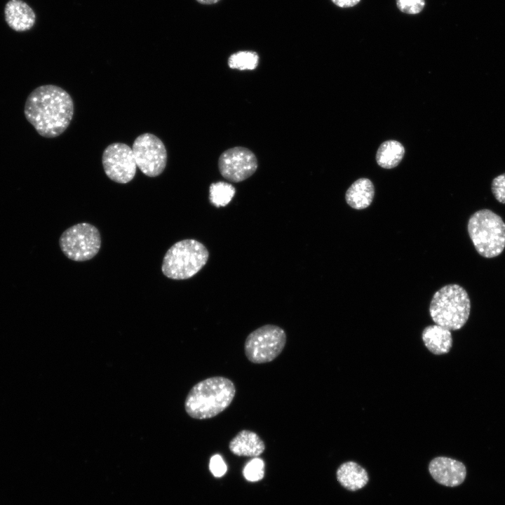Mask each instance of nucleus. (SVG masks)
Here are the masks:
<instances>
[{
    "mask_svg": "<svg viewBox=\"0 0 505 505\" xmlns=\"http://www.w3.org/2000/svg\"><path fill=\"white\" fill-rule=\"evenodd\" d=\"M74 111L73 100L65 90L46 84L36 88L29 94L24 114L41 136L53 138L68 128Z\"/></svg>",
    "mask_w": 505,
    "mask_h": 505,
    "instance_id": "nucleus-1",
    "label": "nucleus"
},
{
    "mask_svg": "<svg viewBox=\"0 0 505 505\" xmlns=\"http://www.w3.org/2000/svg\"><path fill=\"white\" fill-rule=\"evenodd\" d=\"M236 392L234 382L227 377L206 378L189 390L184 400L185 412L193 419H211L229 408Z\"/></svg>",
    "mask_w": 505,
    "mask_h": 505,
    "instance_id": "nucleus-2",
    "label": "nucleus"
},
{
    "mask_svg": "<svg viewBox=\"0 0 505 505\" xmlns=\"http://www.w3.org/2000/svg\"><path fill=\"white\" fill-rule=\"evenodd\" d=\"M470 311L469 296L457 284L446 285L436 291L429 306L433 322L450 331L461 329L467 322Z\"/></svg>",
    "mask_w": 505,
    "mask_h": 505,
    "instance_id": "nucleus-3",
    "label": "nucleus"
},
{
    "mask_svg": "<svg viewBox=\"0 0 505 505\" xmlns=\"http://www.w3.org/2000/svg\"><path fill=\"white\" fill-rule=\"evenodd\" d=\"M208 257V250L202 243L195 239H184L167 250L161 271L173 280L189 279L202 269Z\"/></svg>",
    "mask_w": 505,
    "mask_h": 505,
    "instance_id": "nucleus-4",
    "label": "nucleus"
},
{
    "mask_svg": "<svg viewBox=\"0 0 505 505\" xmlns=\"http://www.w3.org/2000/svg\"><path fill=\"white\" fill-rule=\"evenodd\" d=\"M468 233L476 251L485 258L500 255L505 248V223L489 209L475 212L467 224Z\"/></svg>",
    "mask_w": 505,
    "mask_h": 505,
    "instance_id": "nucleus-5",
    "label": "nucleus"
},
{
    "mask_svg": "<svg viewBox=\"0 0 505 505\" xmlns=\"http://www.w3.org/2000/svg\"><path fill=\"white\" fill-rule=\"evenodd\" d=\"M285 330L276 325H264L252 331L244 343L247 359L255 364L273 361L283 351L286 344Z\"/></svg>",
    "mask_w": 505,
    "mask_h": 505,
    "instance_id": "nucleus-6",
    "label": "nucleus"
},
{
    "mask_svg": "<svg viewBox=\"0 0 505 505\" xmlns=\"http://www.w3.org/2000/svg\"><path fill=\"white\" fill-rule=\"evenodd\" d=\"M59 244L64 255L69 260L87 261L93 258L100 249V234L93 224H76L62 234Z\"/></svg>",
    "mask_w": 505,
    "mask_h": 505,
    "instance_id": "nucleus-7",
    "label": "nucleus"
},
{
    "mask_svg": "<svg viewBox=\"0 0 505 505\" xmlns=\"http://www.w3.org/2000/svg\"><path fill=\"white\" fill-rule=\"evenodd\" d=\"M132 149L137 167L143 174L154 177L160 175L167 164V151L162 140L156 135L146 133L137 136Z\"/></svg>",
    "mask_w": 505,
    "mask_h": 505,
    "instance_id": "nucleus-8",
    "label": "nucleus"
},
{
    "mask_svg": "<svg viewBox=\"0 0 505 505\" xmlns=\"http://www.w3.org/2000/svg\"><path fill=\"white\" fill-rule=\"evenodd\" d=\"M102 163L106 175L119 184L130 182L136 173V161L131 147L122 142L108 145L102 156Z\"/></svg>",
    "mask_w": 505,
    "mask_h": 505,
    "instance_id": "nucleus-9",
    "label": "nucleus"
},
{
    "mask_svg": "<svg viewBox=\"0 0 505 505\" xmlns=\"http://www.w3.org/2000/svg\"><path fill=\"white\" fill-rule=\"evenodd\" d=\"M255 154L244 147H234L223 152L218 159L222 176L231 182H240L251 177L257 170Z\"/></svg>",
    "mask_w": 505,
    "mask_h": 505,
    "instance_id": "nucleus-10",
    "label": "nucleus"
},
{
    "mask_svg": "<svg viewBox=\"0 0 505 505\" xmlns=\"http://www.w3.org/2000/svg\"><path fill=\"white\" fill-rule=\"evenodd\" d=\"M429 471L438 483L451 487L461 485L466 476V469L462 462L446 457L433 459L429 462Z\"/></svg>",
    "mask_w": 505,
    "mask_h": 505,
    "instance_id": "nucleus-11",
    "label": "nucleus"
},
{
    "mask_svg": "<svg viewBox=\"0 0 505 505\" xmlns=\"http://www.w3.org/2000/svg\"><path fill=\"white\" fill-rule=\"evenodd\" d=\"M229 448L239 457H257L264 452L265 444L257 433L243 429L230 440Z\"/></svg>",
    "mask_w": 505,
    "mask_h": 505,
    "instance_id": "nucleus-12",
    "label": "nucleus"
},
{
    "mask_svg": "<svg viewBox=\"0 0 505 505\" xmlns=\"http://www.w3.org/2000/svg\"><path fill=\"white\" fill-rule=\"evenodd\" d=\"M4 12L7 24L15 31H27L35 22L34 11L21 0H10L6 5Z\"/></svg>",
    "mask_w": 505,
    "mask_h": 505,
    "instance_id": "nucleus-13",
    "label": "nucleus"
},
{
    "mask_svg": "<svg viewBox=\"0 0 505 505\" xmlns=\"http://www.w3.org/2000/svg\"><path fill=\"white\" fill-rule=\"evenodd\" d=\"M336 475L340 485L351 492L364 487L369 480L366 470L353 461L342 464L337 469Z\"/></svg>",
    "mask_w": 505,
    "mask_h": 505,
    "instance_id": "nucleus-14",
    "label": "nucleus"
},
{
    "mask_svg": "<svg viewBox=\"0 0 505 505\" xmlns=\"http://www.w3.org/2000/svg\"><path fill=\"white\" fill-rule=\"evenodd\" d=\"M422 339L427 349L435 355L447 354L452 346L450 330L436 324L426 326Z\"/></svg>",
    "mask_w": 505,
    "mask_h": 505,
    "instance_id": "nucleus-15",
    "label": "nucleus"
},
{
    "mask_svg": "<svg viewBox=\"0 0 505 505\" xmlns=\"http://www.w3.org/2000/svg\"><path fill=\"white\" fill-rule=\"evenodd\" d=\"M374 196L375 187L372 182L368 178H360L347 189L345 198L351 208L362 210L371 204Z\"/></svg>",
    "mask_w": 505,
    "mask_h": 505,
    "instance_id": "nucleus-16",
    "label": "nucleus"
},
{
    "mask_svg": "<svg viewBox=\"0 0 505 505\" xmlns=\"http://www.w3.org/2000/svg\"><path fill=\"white\" fill-rule=\"evenodd\" d=\"M405 149L403 145L396 140L384 142L379 147L376 161L384 168H393L397 166L403 158Z\"/></svg>",
    "mask_w": 505,
    "mask_h": 505,
    "instance_id": "nucleus-17",
    "label": "nucleus"
},
{
    "mask_svg": "<svg viewBox=\"0 0 505 505\" xmlns=\"http://www.w3.org/2000/svg\"><path fill=\"white\" fill-rule=\"evenodd\" d=\"M236 193V189L225 182L212 183L209 187V200L216 208L227 206Z\"/></svg>",
    "mask_w": 505,
    "mask_h": 505,
    "instance_id": "nucleus-18",
    "label": "nucleus"
},
{
    "mask_svg": "<svg viewBox=\"0 0 505 505\" xmlns=\"http://www.w3.org/2000/svg\"><path fill=\"white\" fill-rule=\"evenodd\" d=\"M259 62L257 53L249 50L238 51L231 55L228 59V65L231 69L239 70L255 69Z\"/></svg>",
    "mask_w": 505,
    "mask_h": 505,
    "instance_id": "nucleus-19",
    "label": "nucleus"
},
{
    "mask_svg": "<svg viewBox=\"0 0 505 505\" xmlns=\"http://www.w3.org/2000/svg\"><path fill=\"white\" fill-rule=\"evenodd\" d=\"M243 474L249 481H258L264 476V463L258 457L250 459L245 466Z\"/></svg>",
    "mask_w": 505,
    "mask_h": 505,
    "instance_id": "nucleus-20",
    "label": "nucleus"
},
{
    "mask_svg": "<svg viewBox=\"0 0 505 505\" xmlns=\"http://www.w3.org/2000/svg\"><path fill=\"white\" fill-rule=\"evenodd\" d=\"M398 8L405 13L417 14L424 6L425 0H396Z\"/></svg>",
    "mask_w": 505,
    "mask_h": 505,
    "instance_id": "nucleus-21",
    "label": "nucleus"
},
{
    "mask_svg": "<svg viewBox=\"0 0 505 505\" xmlns=\"http://www.w3.org/2000/svg\"><path fill=\"white\" fill-rule=\"evenodd\" d=\"M491 189L494 198L499 203L505 204V173L493 179Z\"/></svg>",
    "mask_w": 505,
    "mask_h": 505,
    "instance_id": "nucleus-22",
    "label": "nucleus"
},
{
    "mask_svg": "<svg viewBox=\"0 0 505 505\" xmlns=\"http://www.w3.org/2000/svg\"><path fill=\"white\" fill-rule=\"evenodd\" d=\"M209 469L213 476L221 477L227 471V465L220 454H215L210 458Z\"/></svg>",
    "mask_w": 505,
    "mask_h": 505,
    "instance_id": "nucleus-23",
    "label": "nucleus"
},
{
    "mask_svg": "<svg viewBox=\"0 0 505 505\" xmlns=\"http://www.w3.org/2000/svg\"><path fill=\"white\" fill-rule=\"evenodd\" d=\"M336 6L341 8L352 7L358 4L361 0H331Z\"/></svg>",
    "mask_w": 505,
    "mask_h": 505,
    "instance_id": "nucleus-24",
    "label": "nucleus"
},
{
    "mask_svg": "<svg viewBox=\"0 0 505 505\" xmlns=\"http://www.w3.org/2000/svg\"><path fill=\"white\" fill-rule=\"evenodd\" d=\"M198 2L202 4H213L218 2L220 0H196Z\"/></svg>",
    "mask_w": 505,
    "mask_h": 505,
    "instance_id": "nucleus-25",
    "label": "nucleus"
}]
</instances>
